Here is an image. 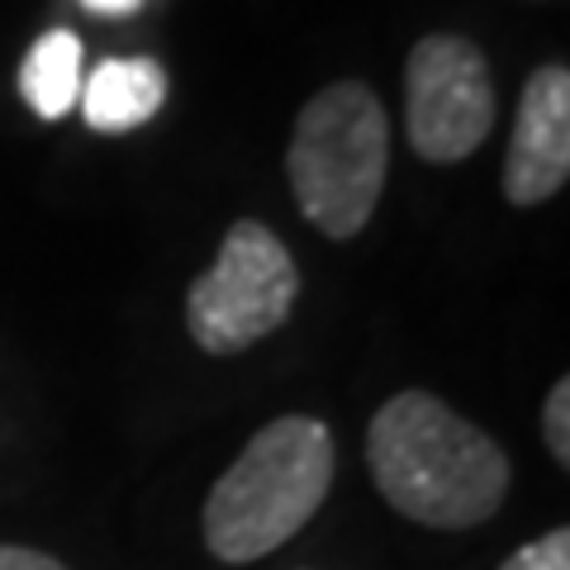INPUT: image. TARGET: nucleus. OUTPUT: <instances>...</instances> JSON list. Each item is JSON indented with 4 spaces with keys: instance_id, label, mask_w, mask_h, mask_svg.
Returning a JSON list of instances; mask_svg holds the SVG:
<instances>
[{
    "instance_id": "nucleus-2",
    "label": "nucleus",
    "mask_w": 570,
    "mask_h": 570,
    "mask_svg": "<svg viewBox=\"0 0 570 570\" xmlns=\"http://www.w3.org/2000/svg\"><path fill=\"white\" fill-rule=\"evenodd\" d=\"M333 485V438L318 419L266 423L205 499V547L228 566L257 561L305 528Z\"/></svg>"
},
{
    "instance_id": "nucleus-4",
    "label": "nucleus",
    "mask_w": 570,
    "mask_h": 570,
    "mask_svg": "<svg viewBox=\"0 0 570 570\" xmlns=\"http://www.w3.org/2000/svg\"><path fill=\"white\" fill-rule=\"evenodd\" d=\"M299 272L285 243L257 219H238L228 228L214 266L190 285L186 324L190 337L214 356L243 352L276 333L295 309Z\"/></svg>"
},
{
    "instance_id": "nucleus-7",
    "label": "nucleus",
    "mask_w": 570,
    "mask_h": 570,
    "mask_svg": "<svg viewBox=\"0 0 570 570\" xmlns=\"http://www.w3.org/2000/svg\"><path fill=\"white\" fill-rule=\"evenodd\" d=\"M167 100V71L153 58H110L81 81V119L96 134H129Z\"/></svg>"
},
{
    "instance_id": "nucleus-1",
    "label": "nucleus",
    "mask_w": 570,
    "mask_h": 570,
    "mask_svg": "<svg viewBox=\"0 0 570 570\" xmlns=\"http://www.w3.org/2000/svg\"><path fill=\"white\" fill-rule=\"evenodd\" d=\"M366 461L385 504L423 528H475L509 494L499 442L423 390H404L376 409Z\"/></svg>"
},
{
    "instance_id": "nucleus-8",
    "label": "nucleus",
    "mask_w": 570,
    "mask_h": 570,
    "mask_svg": "<svg viewBox=\"0 0 570 570\" xmlns=\"http://www.w3.org/2000/svg\"><path fill=\"white\" fill-rule=\"evenodd\" d=\"M20 91L39 119H62L81 100V39L67 29L43 33L20 67Z\"/></svg>"
},
{
    "instance_id": "nucleus-6",
    "label": "nucleus",
    "mask_w": 570,
    "mask_h": 570,
    "mask_svg": "<svg viewBox=\"0 0 570 570\" xmlns=\"http://www.w3.org/2000/svg\"><path fill=\"white\" fill-rule=\"evenodd\" d=\"M570 176V71L538 67L523 86L519 124L504 157V200L542 205Z\"/></svg>"
},
{
    "instance_id": "nucleus-3",
    "label": "nucleus",
    "mask_w": 570,
    "mask_h": 570,
    "mask_svg": "<svg viewBox=\"0 0 570 570\" xmlns=\"http://www.w3.org/2000/svg\"><path fill=\"white\" fill-rule=\"evenodd\" d=\"M390 171L385 105L356 81L318 91L295 119L285 176L305 219L328 238L362 234Z\"/></svg>"
},
{
    "instance_id": "nucleus-9",
    "label": "nucleus",
    "mask_w": 570,
    "mask_h": 570,
    "mask_svg": "<svg viewBox=\"0 0 570 570\" xmlns=\"http://www.w3.org/2000/svg\"><path fill=\"white\" fill-rule=\"evenodd\" d=\"M499 570H570V532L551 528L547 538L519 547Z\"/></svg>"
},
{
    "instance_id": "nucleus-12",
    "label": "nucleus",
    "mask_w": 570,
    "mask_h": 570,
    "mask_svg": "<svg viewBox=\"0 0 570 570\" xmlns=\"http://www.w3.org/2000/svg\"><path fill=\"white\" fill-rule=\"evenodd\" d=\"M86 10H96V14H110V20H124V14H138L142 10V0H81Z\"/></svg>"
},
{
    "instance_id": "nucleus-10",
    "label": "nucleus",
    "mask_w": 570,
    "mask_h": 570,
    "mask_svg": "<svg viewBox=\"0 0 570 570\" xmlns=\"http://www.w3.org/2000/svg\"><path fill=\"white\" fill-rule=\"evenodd\" d=\"M542 438L557 466H570V381H557L547 395V409H542Z\"/></svg>"
},
{
    "instance_id": "nucleus-5",
    "label": "nucleus",
    "mask_w": 570,
    "mask_h": 570,
    "mask_svg": "<svg viewBox=\"0 0 570 570\" xmlns=\"http://www.w3.org/2000/svg\"><path fill=\"white\" fill-rule=\"evenodd\" d=\"M409 142L423 163H461L494 129V86L475 43L433 33L409 52Z\"/></svg>"
},
{
    "instance_id": "nucleus-11",
    "label": "nucleus",
    "mask_w": 570,
    "mask_h": 570,
    "mask_svg": "<svg viewBox=\"0 0 570 570\" xmlns=\"http://www.w3.org/2000/svg\"><path fill=\"white\" fill-rule=\"evenodd\" d=\"M0 570H67L58 566L43 551H29V547H0Z\"/></svg>"
}]
</instances>
